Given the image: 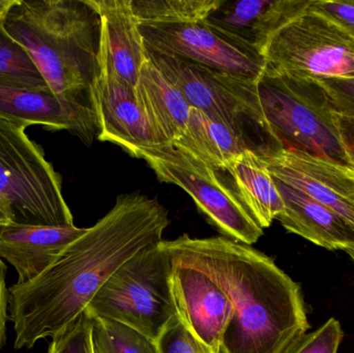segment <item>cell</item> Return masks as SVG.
I'll use <instances>...</instances> for the list:
<instances>
[{
    "mask_svg": "<svg viewBox=\"0 0 354 353\" xmlns=\"http://www.w3.org/2000/svg\"><path fill=\"white\" fill-rule=\"evenodd\" d=\"M168 211L139 192L120 195L111 211L43 274L8 289L16 350H30L76 321L102 286L133 256L161 242Z\"/></svg>",
    "mask_w": 354,
    "mask_h": 353,
    "instance_id": "cell-1",
    "label": "cell"
},
{
    "mask_svg": "<svg viewBox=\"0 0 354 353\" xmlns=\"http://www.w3.org/2000/svg\"><path fill=\"white\" fill-rule=\"evenodd\" d=\"M174 265L203 271L224 290L233 317L220 353H284L310 325L301 286L270 257L225 236L162 240Z\"/></svg>",
    "mask_w": 354,
    "mask_h": 353,
    "instance_id": "cell-2",
    "label": "cell"
},
{
    "mask_svg": "<svg viewBox=\"0 0 354 353\" xmlns=\"http://www.w3.org/2000/svg\"><path fill=\"white\" fill-rule=\"evenodd\" d=\"M3 26L56 97L91 106L99 76L100 17L87 0H15Z\"/></svg>",
    "mask_w": 354,
    "mask_h": 353,
    "instance_id": "cell-3",
    "label": "cell"
},
{
    "mask_svg": "<svg viewBox=\"0 0 354 353\" xmlns=\"http://www.w3.org/2000/svg\"><path fill=\"white\" fill-rule=\"evenodd\" d=\"M258 93L274 149H293L351 166L339 128V115L317 80L266 66Z\"/></svg>",
    "mask_w": 354,
    "mask_h": 353,
    "instance_id": "cell-4",
    "label": "cell"
},
{
    "mask_svg": "<svg viewBox=\"0 0 354 353\" xmlns=\"http://www.w3.org/2000/svg\"><path fill=\"white\" fill-rule=\"evenodd\" d=\"M28 126L0 114V203L12 223L74 225L62 178L43 149L27 136Z\"/></svg>",
    "mask_w": 354,
    "mask_h": 353,
    "instance_id": "cell-5",
    "label": "cell"
},
{
    "mask_svg": "<svg viewBox=\"0 0 354 353\" xmlns=\"http://www.w3.org/2000/svg\"><path fill=\"white\" fill-rule=\"evenodd\" d=\"M172 259L161 242L124 263L102 286L84 312L116 321L157 341L177 317L172 294Z\"/></svg>",
    "mask_w": 354,
    "mask_h": 353,
    "instance_id": "cell-6",
    "label": "cell"
},
{
    "mask_svg": "<svg viewBox=\"0 0 354 353\" xmlns=\"http://www.w3.org/2000/svg\"><path fill=\"white\" fill-rule=\"evenodd\" d=\"M261 55L268 68L299 78L354 77V37L310 6L268 37Z\"/></svg>",
    "mask_w": 354,
    "mask_h": 353,
    "instance_id": "cell-7",
    "label": "cell"
},
{
    "mask_svg": "<svg viewBox=\"0 0 354 353\" xmlns=\"http://www.w3.org/2000/svg\"><path fill=\"white\" fill-rule=\"evenodd\" d=\"M138 159L149 164L160 182L185 191L225 238L252 246L263 236L234 189L199 160L171 144L143 149Z\"/></svg>",
    "mask_w": 354,
    "mask_h": 353,
    "instance_id": "cell-8",
    "label": "cell"
},
{
    "mask_svg": "<svg viewBox=\"0 0 354 353\" xmlns=\"http://www.w3.org/2000/svg\"><path fill=\"white\" fill-rule=\"evenodd\" d=\"M147 52V58L180 91L189 107L225 120L241 134V120H252L268 136L258 81L232 76L174 56Z\"/></svg>",
    "mask_w": 354,
    "mask_h": 353,
    "instance_id": "cell-9",
    "label": "cell"
},
{
    "mask_svg": "<svg viewBox=\"0 0 354 353\" xmlns=\"http://www.w3.org/2000/svg\"><path fill=\"white\" fill-rule=\"evenodd\" d=\"M147 51L258 81L266 59L255 48L229 37L207 21L183 24L138 23Z\"/></svg>",
    "mask_w": 354,
    "mask_h": 353,
    "instance_id": "cell-10",
    "label": "cell"
},
{
    "mask_svg": "<svg viewBox=\"0 0 354 353\" xmlns=\"http://www.w3.org/2000/svg\"><path fill=\"white\" fill-rule=\"evenodd\" d=\"M272 178L342 217L354 229V168L293 149L261 153Z\"/></svg>",
    "mask_w": 354,
    "mask_h": 353,
    "instance_id": "cell-11",
    "label": "cell"
},
{
    "mask_svg": "<svg viewBox=\"0 0 354 353\" xmlns=\"http://www.w3.org/2000/svg\"><path fill=\"white\" fill-rule=\"evenodd\" d=\"M91 105L99 124L97 139L110 142L138 159L143 149L166 145L157 134L135 91L112 75L99 73L91 90Z\"/></svg>",
    "mask_w": 354,
    "mask_h": 353,
    "instance_id": "cell-12",
    "label": "cell"
},
{
    "mask_svg": "<svg viewBox=\"0 0 354 353\" xmlns=\"http://www.w3.org/2000/svg\"><path fill=\"white\" fill-rule=\"evenodd\" d=\"M171 286L181 323L212 352L220 353L233 317L232 304L224 290L203 271L179 265H174Z\"/></svg>",
    "mask_w": 354,
    "mask_h": 353,
    "instance_id": "cell-13",
    "label": "cell"
},
{
    "mask_svg": "<svg viewBox=\"0 0 354 353\" xmlns=\"http://www.w3.org/2000/svg\"><path fill=\"white\" fill-rule=\"evenodd\" d=\"M0 114L50 131H68L86 145L99 134L91 106L56 97L50 89L29 88L3 79H0Z\"/></svg>",
    "mask_w": 354,
    "mask_h": 353,
    "instance_id": "cell-14",
    "label": "cell"
},
{
    "mask_svg": "<svg viewBox=\"0 0 354 353\" xmlns=\"http://www.w3.org/2000/svg\"><path fill=\"white\" fill-rule=\"evenodd\" d=\"M100 17L99 73L112 75L135 91L147 48L132 0H87Z\"/></svg>",
    "mask_w": 354,
    "mask_h": 353,
    "instance_id": "cell-15",
    "label": "cell"
},
{
    "mask_svg": "<svg viewBox=\"0 0 354 353\" xmlns=\"http://www.w3.org/2000/svg\"><path fill=\"white\" fill-rule=\"evenodd\" d=\"M87 228L10 223L0 227V258L18 274V282L32 281L51 267L58 257Z\"/></svg>",
    "mask_w": 354,
    "mask_h": 353,
    "instance_id": "cell-16",
    "label": "cell"
},
{
    "mask_svg": "<svg viewBox=\"0 0 354 353\" xmlns=\"http://www.w3.org/2000/svg\"><path fill=\"white\" fill-rule=\"evenodd\" d=\"M311 3L312 0H223L206 21L261 54L268 37Z\"/></svg>",
    "mask_w": 354,
    "mask_h": 353,
    "instance_id": "cell-17",
    "label": "cell"
},
{
    "mask_svg": "<svg viewBox=\"0 0 354 353\" xmlns=\"http://www.w3.org/2000/svg\"><path fill=\"white\" fill-rule=\"evenodd\" d=\"M274 180L284 202L277 220L287 231L326 250L354 249V229L342 217L301 191Z\"/></svg>",
    "mask_w": 354,
    "mask_h": 353,
    "instance_id": "cell-18",
    "label": "cell"
},
{
    "mask_svg": "<svg viewBox=\"0 0 354 353\" xmlns=\"http://www.w3.org/2000/svg\"><path fill=\"white\" fill-rule=\"evenodd\" d=\"M135 95L153 130L166 144H174L183 136L192 108L149 58L141 68Z\"/></svg>",
    "mask_w": 354,
    "mask_h": 353,
    "instance_id": "cell-19",
    "label": "cell"
},
{
    "mask_svg": "<svg viewBox=\"0 0 354 353\" xmlns=\"http://www.w3.org/2000/svg\"><path fill=\"white\" fill-rule=\"evenodd\" d=\"M224 171L232 178L234 191L258 225L264 229L284 211L276 180L261 155L245 149L233 158Z\"/></svg>",
    "mask_w": 354,
    "mask_h": 353,
    "instance_id": "cell-20",
    "label": "cell"
},
{
    "mask_svg": "<svg viewBox=\"0 0 354 353\" xmlns=\"http://www.w3.org/2000/svg\"><path fill=\"white\" fill-rule=\"evenodd\" d=\"M174 146L201 161L216 172L224 171L227 164L250 149L243 134L228 122L192 108L187 128Z\"/></svg>",
    "mask_w": 354,
    "mask_h": 353,
    "instance_id": "cell-21",
    "label": "cell"
},
{
    "mask_svg": "<svg viewBox=\"0 0 354 353\" xmlns=\"http://www.w3.org/2000/svg\"><path fill=\"white\" fill-rule=\"evenodd\" d=\"M223 0H132L138 23L183 24L206 20Z\"/></svg>",
    "mask_w": 354,
    "mask_h": 353,
    "instance_id": "cell-22",
    "label": "cell"
},
{
    "mask_svg": "<svg viewBox=\"0 0 354 353\" xmlns=\"http://www.w3.org/2000/svg\"><path fill=\"white\" fill-rule=\"evenodd\" d=\"M89 318L95 353H159L156 341L128 325L108 319Z\"/></svg>",
    "mask_w": 354,
    "mask_h": 353,
    "instance_id": "cell-23",
    "label": "cell"
},
{
    "mask_svg": "<svg viewBox=\"0 0 354 353\" xmlns=\"http://www.w3.org/2000/svg\"><path fill=\"white\" fill-rule=\"evenodd\" d=\"M0 79L29 88L49 89L26 50L15 41L0 18Z\"/></svg>",
    "mask_w": 354,
    "mask_h": 353,
    "instance_id": "cell-24",
    "label": "cell"
},
{
    "mask_svg": "<svg viewBox=\"0 0 354 353\" xmlns=\"http://www.w3.org/2000/svg\"><path fill=\"white\" fill-rule=\"evenodd\" d=\"M343 338L340 321L330 318L315 331L295 340L284 353H339Z\"/></svg>",
    "mask_w": 354,
    "mask_h": 353,
    "instance_id": "cell-25",
    "label": "cell"
},
{
    "mask_svg": "<svg viewBox=\"0 0 354 353\" xmlns=\"http://www.w3.org/2000/svg\"><path fill=\"white\" fill-rule=\"evenodd\" d=\"M48 353H95L93 325L86 313L52 337Z\"/></svg>",
    "mask_w": 354,
    "mask_h": 353,
    "instance_id": "cell-26",
    "label": "cell"
},
{
    "mask_svg": "<svg viewBox=\"0 0 354 353\" xmlns=\"http://www.w3.org/2000/svg\"><path fill=\"white\" fill-rule=\"evenodd\" d=\"M156 344L159 353H214L187 329L178 316L166 327Z\"/></svg>",
    "mask_w": 354,
    "mask_h": 353,
    "instance_id": "cell-27",
    "label": "cell"
},
{
    "mask_svg": "<svg viewBox=\"0 0 354 353\" xmlns=\"http://www.w3.org/2000/svg\"><path fill=\"white\" fill-rule=\"evenodd\" d=\"M317 81L330 97L337 114L354 118V77H337Z\"/></svg>",
    "mask_w": 354,
    "mask_h": 353,
    "instance_id": "cell-28",
    "label": "cell"
},
{
    "mask_svg": "<svg viewBox=\"0 0 354 353\" xmlns=\"http://www.w3.org/2000/svg\"><path fill=\"white\" fill-rule=\"evenodd\" d=\"M310 8L340 25L354 37V0H312Z\"/></svg>",
    "mask_w": 354,
    "mask_h": 353,
    "instance_id": "cell-29",
    "label": "cell"
},
{
    "mask_svg": "<svg viewBox=\"0 0 354 353\" xmlns=\"http://www.w3.org/2000/svg\"><path fill=\"white\" fill-rule=\"evenodd\" d=\"M6 267L0 258V350L6 342V321H8V289L6 284Z\"/></svg>",
    "mask_w": 354,
    "mask_h": 353,
    "instance_id": "cell-30",
    "label": "cell"
},
{
    "mask_svg": "<svg viewBox=\"0 0 354 353\" xmlns=\"http://www.w3.org/2000/svg\"><path fill=\"white\" fill-rule=\"evenodd\" d=\"M339 128L349 164L354 168V118L339 115Z\"/></svg>",
    "mask_w": 354,
    "mask_h": 353,
    "instance_id": "cell-31",
    "label": "cell"
},
{
    "mask_svg": "<svg viewBox=\"0 0 354 353\" xmlns=\"http://www.w3.org/2000/svg\"><path fill=\"white\" fill-rule=\"evenodd\" d=\"M12 223V217H10V213L8 209L0 203V227L2 226L8 225V224Z\"/></svg>",
    "mask_w": 354,
    "mask_h": 353,
    "instance_id": "cell-32",
    "label": "cell"
},
{
    "mask_svg": "<svg viewBox=\"0 0 354 353\" xmlns=\"http://www.w3.org/2000/svg\"><path fill=\"white\" fill-rule=\"evenodd\" d=\"M15 0H0V18L4 16L6 10L12 6Z\"/></svg>",
    "mask_w": 354,
    "mask_h": 353,
    "instance_id": "cell-33",
    "label": "cell"
},
{
    "mask_svg": "<svg viewBox=\"0 0 354 353\" xmlns=\"http://www.w3.org/2000/svg\"><path fill=\"white\" fill-rule=\"evenodd\" d=\"M346 253L351 256V258L353 259L354 263V249H349V250L346 251Z\"/></svg>",
    "mask_w": 354,
    "mask_h": 353,
    "instance_id": "cell-34",
    "label": "cell"
}]
</instances>
